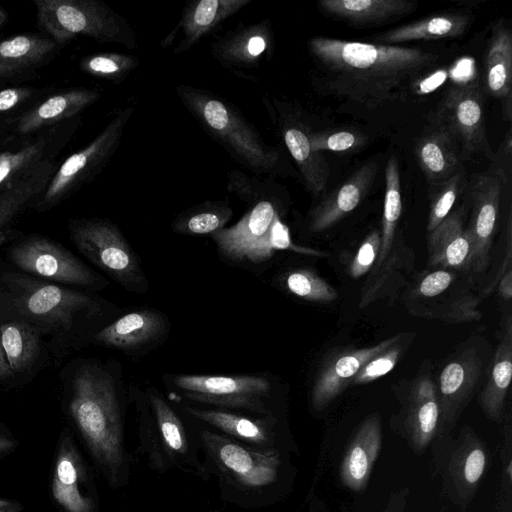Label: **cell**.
<instances>
[{"mask_svg":"<svg viewBox=\"0 0 512 512\" xmlns=\"http://www.w3.org/2000/svg\"><path fill=\"white\" fill-rule=\"evenodd\" d=\"M308 512H314L313 505H312V503H311V502H310V505H309V510H308Z\"/></svg>","mask_w":512,"mask_h":512,"instance_id":"obj_55","label":"cell"},{"mask_svg":"<svg viewBox=\"0 0 512 512\" xmlns=\"http://www.w3.org/2000/svg\"><path fill=\"white\" fill-rule=\"evenodd\" d=\"M183 104L202 127L239 163L257 174L276 170L280 156L231 104L206 91L178 86Z\"/></svg>","mask_w":512,"mask_h":512,"instance_id":"obj_6","label":"cell"},{"mask_svg":"<svg viewBox=\"0 0 512 512\" xmlns=\"http://www.w3.org/2000/svg\"><path fill=\"white\" fill-rule=\"evenodd\" d=\"M504 185L505 175L500 169L478 174L472 185L473 218L468 231L473 249L469 267L477 272L483 271L489 262Z\"/></svg>","mask_w":512,"mask_h":512,"instance_id":"obj_16","label":"cell"},{"mask_svg":"<svg viewBox=\"0 0 512 512\" xmlns=\"http://www.w3.org/2000/svg\"><path fill=\"white\" fill-rule=\"evenodd\" d=\"M297 248L291 241V236L288 227L281 221L278 215L268 232L243 256L242 261L251 263H261L268 260L276 251Z\"/></svg>","mask_w":512,"mask_h":512,"instance_id":"obj_43","label":"cell"},{"mask_svg":"<svg viewBox=\"0 0 512 512\" xmlns=\"http://www.w3.org/2000/svg\"><path fill=\"white\" fill-rule=\"evenodd\" d=\"M37 22L54 42L64 44L77 36L101 43H119L129 49L137 45L127 20L96 0H33Z\"/></svg>","mask_w":512,"mask_h":512,"instance_id":"obj_7","label":"cell"},{"mask_svg":"<svg viewBox=\"0 0 512 512\" xmlns=\"http://www.w3.org/2000/svg\"><path fill=\"white\" fill-rule=\"evenodd\" d=\"M251 0H200L194 1L184 10L179 27L182 41L175 54L190 49L200 39L211 33L226 19L241 10Z\"/></svg>","mask_w":512,"mask_h":512,"instance_id":"obj_31","label":"cell"},{"mask_svg":"<svg viewBox=\"0 0 512 512\" xmlns=\"http://www.w3.org/2000/svg\"><path fill=\"white\" fill-rule=\"evenodd\" d=\"M381 245L379 230L372 231L360 245L350 266V274L358 278L367 273L378 258Z\"/></svg>","mask_w":512,"mask_h":512,"instance_id":"obj_46","label":"cell"},{"mask_svg":"<svg viewBox=\"0 0 512 512\" xmlns=\"http://www.w3.org/2000/svg\"><path fill=\"white\" fill-rule=\"evenodd\" d=\"M132 114L133 107L121 109L87 146L67 157L56 168L33 208L48 211L92 180L115 153Z\"/></svg>","mask_w":512,"mask_h":512,"instance_id":"obj_11","label":"cell"},{"mask_svg":"<svg viewBox=\"0 0 512 512\" xmlns=\"http://www.w3.org/2000/svg\"><path fill=\"white\" fill-rule=\"evenodd\" d=\"M407 489L393 493L386 508L382 512H404L407 499Z\"/></svg>","mask_w":512,"mask_h":512,"instance_id":"obj_49","label":"cell"},{"mask_svg":"<svg viewBox=\"0 0 512 512\" xmlns=\"http://www.w3.org/2000/svg\"><path fill=\"white\" fill-rule=\"evenodd\" d=\"M308 48L316 86L368 110L406 100L441 56L415 47L313 37Z\"/></svg>","mask_w":512,"mask_h":512,"instance_id":"obj_1","label":"cell"},{"mask_svg":"<svg viewBox=\"0 0 512 512\" xmlns=\"http://www.w3.org/2000/svg\"><path fill=\"white\" fill-rule=\"evenodd\" d=\"M105 307L98 297L0 262V323L23 322L46 339L53 364L93 342Z\"/></svg>","mask_w":512,"mask_h":512,"instance_id":"obj_2","label":"cell"},{"mask_svg":"<svg viewBox=\"0 0 512 512\" xmlns=\"http://www.w3.org/2000/svg\"><path fill=\"white\" fill-rule=\"evenodd\" d=\"M207 512H222L220 509H210Z\"/></svg>","mask_w":512,"mask_h":512,"instance_id":"obj_56","label":"cell"},{"mask_svg":"<svg viewBox=\"0 0 512 512\" xmlns=\"http://www.w3.org/2000/svg\"><path fill=\"white\" fill-rule=\"evenodd\" d=\"M401 348L392 345L368 360L352 379L353 384H366L386 375L396 365Z\"/></svg>","mask_w":512,"mask_h":512,"instance_id":"obj_44","label":"cell"},{"mask_svg":"<svg viewBox=\"0 0 512 512\" xmlns=\"http://www.w3.org/2000/svg\"><path fill=\"white\" fill-rule=\"evenodd\" d=\"M283 283L290 293L308 301L331 302L338 296L329 283L309 269L288 272Z\"/></svg>","mask_w":512,"mask_h":512,"instance_id":"obj_42","label":"cell"},{"mask_svg":"<svg viewBox=\"0 0 512 512\" xmlns=\"http://www.w3.org/2000/svg\"><path fill=\"white\" fill-rule=\"evenodd\" d=\"M486 88L502 101L507 121L511 119L512 96V33L504 20L491 30L486 55Z\"/></svg>","mask_w":512,"mask_h":512,"instance_id":"obj_29","label":"cell"},{"mask_svg":"<svg viewBox=\"0 0 512 512\" xmlns=\"http://www.w3.org/2000/svg\"><path fill=\"white\" fill-rule=\"evenodd\" d=\"M51 491L66 512H98L97 491L68 429L59 442Z\"/></svg>","mask_w":512,"mask_h":512,"instance_id":"obj_15","label":"cell"},{"mask_svg":"<svg viewBox=\"0 0 512 512\" xmlns=\"http://www.w3.org/2000/svg\"><path fill=\"white\" fill-rule=\"evenodd\" d=\"M55 170L52 160H47L31 175L0 192V231L7 228L27 208L34 206Z\"/></svg>","mask_w":512,"mask_h":512,"instance_id":"obj_37","label":"cell"},{"mask_svg":"<svg viewBox=\"0 0 512 512\" xmlns=\"http://www.w3.org/2000/svg\"><path fill=\"white\" fill-rule=\"evenodd\" d=\"M402 212L400 172L398 160L390 156L385 169V199L379 255L375 269L380 268L392 247L396 226Z\"/></svg>","mask_w":512,"mask_h":512,"instance_id":"obj_38","label":"cell"},{"mask_svg":"<svg viewBox=\"0 0 512 512\" xmlns=\"http://www.w3.org/2000/svg\"><path fill=\"white\" fill-rule=\"evenodd\" d=\"M22 509L20 503L0 498V512H20Z\"/></svg>","mask_w":512,"mask_h":512,"instance_id":"obj_53","label":"cell"},{"mask_svg":"<svg viewBox=\"0 0 512 512\" xmlns=\"http://www.w3.org/2000/svg\"><path fill=\"white\" fill-rule=\"evenodd\" d=\"M483 104L479 83L469 82L448 89L435 112L433 122L455 138L462 160L480 153L492 155L486 135Z\"/></svg>","mask_w":512,"mask_h":512,"instance_id":"obj_13","label":"cell"},{"mask_svg":"<svg viewBox=\"0 0 512 512\" xmlns=\"http://www.w3.org/2000/svg\"><path fill=\"white\" fill-rule=\"evenodd\" d=\"M469 18L461 13L433 15L396 27L377 37L380 44L395 45L408 41L440 40L463 35Z\"/></svg>","mask_w":512,"mask_h":512,"instance_id":"obj_35","label":"cell"},{"mask_svg":"<svg viewBox=\"0 0 512 512\" xmlns=\"http://www.w3.org/2000/svg\"><path fill=\"white\" fill-rule=\"evenodd\" d=\"M480 366L475 351L467 350L443 368L437 392L440 418L436 435L440 440L448 438L465 407L478 379Z\"/></svg>","mask_w":512,"mask_h":512,"instance_id":"obj_18","label":"cell"},{"mask_svg":"<svg viewBox=\"0 0 512 512\" xmlns=\"http://www.w3.org/2000/svg\"><path fill=\"white\" fill-rule=\"evenodd\" d=\"M433 124L414 145L416 162L429 183L446 180L459 172L462 160L455 138L441 125Z\"/></svg>","mask_w":512,"mask_h":512,"instance_id":"obj_26","label":"cell"},{"mask_svg":"<svg viewBox=\"0 0 512 512\" xmlns=\"http://www.w3.org/2000/svg\"><path fill=\"white\" fill-rule=\"evenodd\" d=\"M399 335L374 346L347 350L327 361L319 370L311 391V405L314 410H323L346 387L359 369L372 357L394 345Z\"/></svg>","mask_w":512,"mask_h":512,"instance_id":"obj_19","label":"cell"},{"mask_svg":"<svg viewBox=\"0 0 512 512\" xmlns=\"http://www.w3.org/2000/svg\"><path fill=\"white\" fill-rule=\"evenodd\" d=\"M6 19H7V15H6L5 11L3 10V8L0 6V27L4 24Z\"/></svg>","mask_w":512,"mask_h":512,"instance_id":"obj_54","label":"cell"},{"mask_svg":"<svg viewBox=\"0 0 512 512\" xmlns=\"http://www.w3.org/2000/svg\"><path fill=\"white\" fill-rule=\"evenodd\" d=\"M167 324L158 311L135 310L104 326L96 333L93 342L123 351L134 350L163 337Z\"/></svg>","mask_w":512,"mask_h":512,"instance_id":"obj_22","label":"cell"},{"mask_svg":"<svg viewBox=\"0 0 512 512\" xmlns=\"http://www.w3.org/2000/svg\"><path fill=\"white\" fill-rule=\"evenodd\" d=\"M285 145L297 164L306 187L314 196H319L326 189L330 177L329 164L322 152L312 148L309 133L300 124L283 125Z\"/></svg>","mask_w":512,"mask_h":512,"instance_id":"obj_34","label":"cell"},{"mask_svg":"<svg viewBox=\"0 0 512 512\" xmlns=\"http://www.w3.org/2000/svg\"><path fill=\"white\" fill-rule=\"evenodd\" d=\"M377 170L376 161H370L357 169L315 208L311 216L310 230L323 231L353 211L368 193Z\"/></svg>","mask_w":512,"mask_h":512,"instance_id":"obj_27","label":"cell"},{"mask_svg":"<svg viewBox=\"0 0 512 512\" xmlns=\"http://www.w3.org/2000/svg\"><path fill=\"white\" fill-rule=\"evenodd\" d=\"M15 439L8 433L0 423V456L8 454L15 447Z\"/></svg>","mask_w":512,"mask_h":512,"instance_id":"obj_51","label":"cell"},{"mask_svg":"<svg viewBox=\"0 0 512 512\" xmlns=\"http://www.w3.org/2000/svg\"><path fill=\"white\" fill-rule=\"evenodd\" d=\"M278 215L272 201L261 199L236 224L210 236L222 256L232 261H242L248 249L268 232Z\"/></svg>","mask_w":512,"mask_h":512,"instance_id":"obj_23","label":"cell"},{"mask_svg":"<svg viewBox=\"0 0 512 512\" xmlns=\"http://www.w3.org/2000/svg\"><path fill=\"white\" fill-rule=\"evenodd\" d=\"M472 237L457 214L448 215L429 236L430 261L449 268L469 266Z\"/></svg>","mask_w":512,"mask_h":512,"instance_id":"obj_33","label":"cell"},{"mask_svg":"<svg viewBox=\"0 0 512 512\" xmlns=\"http://www.w3.org/2000/svg\"><path fill=\"white\" fill-rule=\"evenodd\" d=\"M0 385L4 387H13L12 375L5 359L1 343H0Z\"/></svg>","mask_w":512,"mask_h":512,"instance_id":"obj_50","label":"cell"},{"mask_svg":"<svg viewBox=\"0 0 512 512\" xmlns=\"http://www.w3.org/2000/svg\"><path fill=\"white\" fill-rule=\"evenodd\" d=\"M67 411L110 488L127 487L133 456L127 449L125 403L111 371L95 359L78 358L59 374Z\"/></svg>","mask_w":512,"mask_h":512,"instance_id":"obj_3","label":"cell"},{"mask_svg":"<svg viewBox=\"0 0 512 512\" xmlns=\"http://www.w3.org/2000/svg\"><path fill=\"white\" fill-rule=\"evenodd\" d=\"M489 461L486 443L471 428L463 427L456 441L440 453L447 497L457 505L466 506L475 496Z\"/></svg>","mask_w":512,"mask_h":512,"instance_id":"obj_14","label":"cell"},{"mask_svg":"<svg viewBox=\"0 0 512 512\" xmlns=\"http://www.w3.org/2000/svg\"><path fill=\"white\" fill-rule=\"evenodd\" d=\"M100 98L93 89H71L55 94L21 115L15 123L18 135H29L73 118Z\"/></svg>","mask_w":512,"mask_h":512,"instance_id":"obj_24","label":"cell"},{"mask_svg":"<svg viewBox=\"0 0 512 512\" xmlns=\"http://www.w3.org/2000/svg\"><path fill=\"white\" fill-rule=\"evenodd\" d=\"M381 446V418L374 413L357 427L342 458L339 476L346 488L355 492L366 489Z\"/></svg>","mask_w":512,"mask_h":512,"instance_id":"obj_21","label":"cell"},{"mask_svg":"<svg viewBox=\"0 0 512 512\" xmlns=\"http://www.w3.org/2000/svg\"><path fill=\"white\" fill-rule=\"evenodd\" d=\"M511 375L512 337L509 325L497 347L487 382L479 396L481 409L486 417L494 422H500L502 418Z\"/></svg>","mask_w":512,"mask_h":512,"instance_id":"obj_36","label":"cell"},{"mask_svg":"<svg viewBox=\"0 0 512 512\" xmlns=\"http://www.w3.org/2000/svg\"><path fill=\"white\" fill-rule=\"evenodd\" d=\"M326 15L355 27H370L398 20L417 9L411 0H321Z\"/></svg>","mask_w":512,"mask_h":512,"instance_id":"obj_25","label":"cell"},{"mask_svg":"<svg viewBox=\"0 0 512 512\" xmlns=\"http://www.w3.org/2000/svg\"><path fill=\"white\" fill-rule=\"evenodd\" d=\"M453 275L445 270H437L428 274L419 285V293L433 297L444 292L451 284Z\"/></svg>","mask_w":512,"mask_h":512,"instance_id":"obj_48","label":"cell"},{"mask_svg":"<svg viewBox=\"0 0 512 512\" xmlns=\"http://www.w3.org/2000/svg\"><path fill=\"white\" fill-rule=\"evenodd\" d=\"M272 42L267 21L230 31L212 46V54L225 65L254 67L260 63Z\"/></svg>","mask_w":512,"mask_h":512,"instance_id":"obj_30","label":"cell"},{"mask_svg":"<svg viewBox=\"0 0 512 512\" xmlns=\"http://www.w3.org/2000/svg\"><path fill=\"white\" fill-rule=\"evenodd\" d=\"M137 452L150 470L166 474L179 470L208 481L195 423L183 416L155 389L136 398Z\"/></svg>","mask_w":512,"mask_h":512,"instance_id":"obj_5","label":"cell"},{"mask_svg":"<svg viewBox=\"0 0 512 512\" xmlns=\"http://www.w3.org/2000/svg\"><path fill=\"white\" fill-rule=\"evenodd\" d=\"M64 136L56 129L33 137L21 146L0 152V192L5 191L31 175L41 164L52 160Z\"/></svg>","mask_w":512,"mask_h":512,"instance_id":"obj_28","label":"cell"},{"mask_svg":"<svg viewBox=\"0 0 512 512\" xmlns=\"http://www.w3.org/2000/svg\"><path fill=\"white\" fill-rule=\"evenodd\" d=\"M68 231L77 250L124 289L134 293L148 290L137 255L114 223L101 218L73 219Z\"/></svg>","mask_w":512,"mask_h":512,"instance_id":"obj_8","label":"cell"},{"mask_svg":"<svg viewBox=\"0 0 512 512\" xmlns=\"http://www.w3.org/2000/svg\"><path fill=\"white\" fill-rule=\"evenodd\" d=\"M173 386L193 403L258 416H278L270 381L254 375H173Z\"/></svg>","mask_w":512,"mask_h":512,"instance_id":"obj_9","label":"cell"},{"mask_svg":"<svg viewBox=\"0 0 512 512\" xmlns=\"http://www.w3.org/2000/svg\"><path fill=\"white\" fill-rule=\"evenodd\" d=\"M309 140L312 148L316 151L344 152L359 147L364 142V136L350 131H337L311 133Z\"/></svg>","mask_w":512,"mask_h":512,"instance_id":"obj_45","label":"cell"},{"mask_svg":"<svg viewBox=\"0 0 512 512\" xmlns=\"http://www.w3.org/2000/svg\"><path fill=\"white\" fill-rule=\"evenodd\" d=\"M402 416L400 433L419 455L435 438L440 418L437 389L429 377H421L412 386Z\"/></svg>","mask_w":512,"mask_h":512,"instance_id":"obj_20","label":"cell"},{"mask_svg":"<svg viewBox=\"0 0 512 512\" xmlns=\"http://www.w3.org/2000/svg\"><path fill=\"white\" fill-rule=\"evenodd\" d=\"M0 343L12 375L13 387L30 382L40 371L53 364L46 339L26 323H0Z\"/></svg>","mask_w":512,"mask_h":512,"instance_id":"obj_17","label":"cell"},{"mask_svg":"<svg viewBox=\"0 0 512 512\" xmlns=\"http://www.w3.org/2000/svg\"><path fill=\"white\" fill-rule=\"evenodd\" d=\"M464 185L459 171L446 180L429 183L427 230L433 231L448 215Z\"/></svg>","mask_w":512,"mask_h":512,"instance_id":"obj_41","label":"cell"},{"mask_svg":"<svg viewBox=\"0 0 512 512\" xmlns=\"http://www.w3.org/2000/svg\"><path fill=\"white\" fill-rule=\"evenodd\" d=\"M195 431L205 470L216 478L225 504L264 509L290 492L294 468L289 454L254 449L197 422Z\"/></svg>","mask_w":512,"mask_h":512,"instance_id":"obj_4","label":"cell"},{"mask_svg":"<svg viewBox=\"0 0 512 512\" xmlns=\"http://www.w3.org/2000/svg\"><path fill=\"white\" fill-rule=\"evenodd\" d=\"M139 64V60L120 53H97L84 57L80 61L83 72L114 83L124 80Z\"/></svg>","mask_w":512,"mask_h":512,"instance_id":"obj_40","label":"cell"},{"mask_svg":"<svg viewBox=\"0 0 512 512\" xmlns=\"http://www.w3.org/2000/svg\"><path fill=\"white\" fill-rule=\"evenodd\" d=\"M5 256L6 263L14 269L66 287L99 290L108 283L65 246L44 235L17 238Z\"/></svg>","mask_w":512,"mask_h":512,"instance_id":"obj_10","label":"cell"},{"mask_svg":"<svg viewBox=\"0 0 512 512\" xmlns=\"http://www.w3.org/2000/svg\"><path fill=\"white\" fill-rule=\"evenodd\" d=\"M499 292L506 300H509L512 296V273L510 269L503 275L499 282Z\"/></svg>","mask_w":512,"mask_h":512,"instance_id":"obj_52","label":"cell"},{"mask_svg":"<svg viewBox=\"0 0 512 512\" xmlns=\"http://www.w3.org/2000/svg\"><path fill=\"white\" fill-rule=\"evenodd\" d=\"M190 419L246 446L289 454L296 451L279 416H258L232 410L181 404Z\"/></svg>","mask_w":512,"mask_h":512,"instance_id":"obj_12","label":"cell"},{"mask_svg":"<svg viewBox=\"0 0 512 512\" xmlns=\"http://www.w3.org/2000/svg\"><path fill=\"white\" fill-rule=\"evenodd\" d=\"M232 214V209L226 204L206 202L179 215L172 229L186 235H211L225 228Z\"/></svg>","mask_w":512,"mask_h":512,"instance_id":"obj_39","label":"cell"},{"mask_svg":"<svg viewBox=\"0 0 512 512\" xmlns=\"http://www.w3.org/2000/svg\"><path fill=\"white\" fill-rule=\"evenodd\" d=\"M58 44L50 38L21 34L0 42V81L30 71L48 60Z\"/></svg>","mask_w":512,"mask_h":512,"instance_id":"obj_32","label":"cell"},{"mask_svg":"<svg viewBox=\"0 0 512 512\" xmlns=\"http://www.w3.org/2000/svg\"><path fill=\"white\" fill-rule=\"evenodd\" d=\"M35 93L33 87L17 86L0 90V114L12 111L28 101Z\"/></svg>","mask_w":512,"mask_h":512,"instance_id":"obj_47","label":"cell"}]
</instances>
